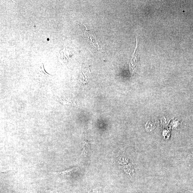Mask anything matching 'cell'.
Returning <instances> with one entry per match:
<instances>
[{
    "label": "cell",
    "mask_w": 193,
    "mask_h": 193,
    "mask_svg": "<svg viewBox=\"0 0 193 193\" xmlns=\"http://www.w3.org/2000/svg\"><path fill=\"white\" fill-rule=\"evenodd\" d=\"M91 152V148L88 143H83L82 145V154L85 155H88Z\"/></svg>",
    "instance_id": "7a4b0ae2"
},
{
    "label": "cell",
    "mask_w": 193,
    "mask_h": 193,
    "mask_svg": "<svg viewBox=\"0 0 193 193\" xmlns=\"http://www.w3.org/2000/svg\"><path fill=\"white\" fill-rule=\"evenodd\" d=\"M126 169H125V171H127L126 172L128 173H129L130 175H132V173H134V170L133 168V167H132V165H129V166H128L125 167Z\"/></svg>",
    "instance_id": "277c9868"
},
{
    "label": "cell",
    "mask_w": 193,
    "mask_h": 193,
    "mask_svg": "<svg viewBox=\"0 0 193 193\" xmlns=\"http://www.w3.org/2000/svg\"><path fill=\"white\" fill-rule=\"evenodd\" d=\"M146 129L147 132H151L155 129V125L152 122H149L146 125Z\"/></svg>",
    "instance_id": "3957f363"
},
{
    "label": "cell",
    "mask_w": 193,
    "mask_h": 193,
    "mask_svg": "<svg viewBox=\"0 0 193 193\" xmlns=\"http://www.w3.org/2000/svg\"><path fill=\"white\" fill-rule=\"evenodd\" d=\"M78 170V167H75V168L67 169L66 171L60 172V173H56L54 174L55 175H71V174L75 173Z\"/></svg>",
    "instance_id": "6da1fadb"
}]
</instances>
